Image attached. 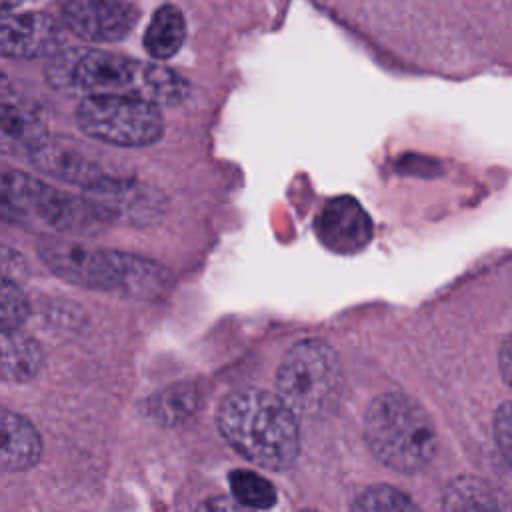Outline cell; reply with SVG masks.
Masks as SVG:
<instances>
[{
  "instance_id": "cell-1",
  "label": "cell",
  "mask_w": 512,
  "mask_h": 512,
  "mask_svg": "<svg viewBox=\"0 0 512 512\" xmlns=\"http://www.w3.org/2000/svg\"><path fill=\"white\" fill-rule=\"evenodd\" d=\"M46 78L54 88L68 94H128L158 106H174L190 90L188 82L166 66L84 48L54 56Z\"/></svg>"
},
{
  "instance_id": "cell-2",
  "label": "cell",
  "mask_w": 512,
  "mask_h": 512,
  "mask_svg": "<svg viewBox=\"0 0 512 512\" xmlns=\"http://www.w3.org/2000/svg\"><path fill=\"white\" fill-rule=\"evenodd\" d=\"M216 424L238 454L262 468L284 470L298 456V418L278 394L236 390L222 400Z\"/></svg>"
},
{
  "instance_id": "cell-3",
  "label": "cell",
  "mask_w": 512,
  "mask_h": 512,
  "mask_svg": "<svg viewBox=\"0 0 512 512\" xmlns=\"http://www.w3.org/2000/svg\"><path fill=\"white\" fill-rule=\"evenodd\" d=\"M42 262L60 278L122 296L150 298L168 282L166 270L146 258L90 248L70 240L46 238L38 246Z\"/></svg>"
},
{
  "instance_id": "cell-4",
  "label": "cell",
  "mask_w": 512,
  "mask_h": 512,
  "mask_svg": "<svg viewBox=\"0 0 512 512\" xmlns=\"http://www.w3.org/2000/svg\"><path fill=\"white\" fill-rule=\"evenodd\" d=\"M364 436L382 464L404 474L428 466L438 450V434L428 412L400 392L382 394L368 406Z\"/></svg>"
},
{
  "instance_id": "cell-5",
  "label": "cell",
  "mask_w": 512,
  "mask_h": 512,
  "mask_svg": "<svg viewBox=\"0 0 512 512\" xmlns=\"http://www.w3.org/2000/svg\"><path fill=\"white\" fill-rule=\"evenodd\" d=\"M2 214L28 226H42L64 234H96L106 218L88 196H70L22 172L2 176Z\"/></svg>"
},
{
  "instance_id": "cell-6",
  "label": "cell",
  "mask_w": 512,
  "mask_h": 512,
  "mask_svg": "<svg viewBox=\"0 0 512 512\" xmlns=\"http://www.w3.org/2000/svg\"><path fill=\"white\" fill-rule=\"evenodd\" d=\"M340 388L338 356L322 340H302L292 346L276 374V392L298 420L328 416L338 404Z\"/></svg>"
},
{
  "instance_id": "cell-7",
  "label": "cell",
  "mask_w": 512,
  "mask_h": 512,
  "mask_svg": "<svg viewBox=\"0 0 512 512\" xmlns=\"http://www.w3.org/2000/svg\"><path fill=\"white\" fill-rule=\"evenodd\" d=\"M76 120L90 138L116 146H148L164 130L158 104L128 94L84 96Z\"/></svg>"
},
{
  "instance_id": "cell-8",
  "label": "cell",
  "mask_w": 512,
  "mask_h": 512,
  "mask_svg": "<svg viewBox=\"0 0 512 512\" xmlns=\"http://www.w3.org/2000/svg\"><path fill=\"white\" fill-rule=\"evenodd\" d=\"M138 12L126 0H66L64 26L90 42L122 40L136 24Z\"/></svg>"
},
{
  "instance_id": "cell-9",
  "label": "cell",
  "mask_w": 512,
  "mask_h": 512,
  "mask_svg": "<svg viewBox=\"0 0 512 512\" xmlns=\"http://www.w3.org/2000/svg\"><path fill=\"white\" fill-rule=\"evenodd\" d=\"M88 190V198L106 218V222L122 220L130 224H146L156 220L164 210L162 194L130 180L104 178Z\"/></svg>"
},
{
  "instance_id": "cell-10",
  "label": "cell",
  "mask_w": 512,
  "mask_h": 512,
  "mask_svg": "<svg viewBox=\"0 0 512 512\" xmlns=\"http://www.w3.org/2000/svg\"><path fill=\"white\" fill-rule=\"evenodd\" d=\"M320 242L338 254L360 252L372 238V224L366 210L350 196L332 198L316 218Z\"/></svg>"
},
{
  "instance_id": "cell-11",
  "label": "cell",
  "mask_w": 512,
  "mask_h": 512,
  "mask_svg": "<svg viewBox=\"0 0 512 512\" xmlns=\"http://www.w3.org/2000/svg\"><path fill=\"white\" fill-rule=\"evenodd\" d=\"M60 24L44 12L8 14L2 18L0 50L8 58H38L58 50Z\"/></svg>"
},
{
  "instance_id": "cell-12",
  "label": "cell",
  "mask_w": 512,
  "mask_h": 512,
  "mask_svg": "<svg viewBox=\"0 0 512 512\" xmlns=\"http://www.w3.org/2000/svg\"><path fill=\"white\" fill-rule=\"evenodd\" d=\"M30 156L40 170L84 188H92L108 178L102 168L74 142L46 138Z\"/></svg>"
},
{
  "instance_id": "cell-13",
  "label": "cell",
  "mask_w": 512,
  "mask_h": 512,
  "mask_svg": "<svg viewBox=\"0 0 512 512\" xmlns=\"http://www.w3.org/2000/svg\"><path fill=\"white\" fill-rule=\"evenodd\" d=\"M42 454V440L36 428L20 414L2 412V468L20 472L32 468Z\"/></svg>"
},
{
  "instance_id": "cell-14",
  "label": "cell",
  "mask_w": 512,
  "mask_h": 512,
  "mask_svg": "<svg viewBox=\"0 0 512 512\" xmlns=\"http://www.w3.org/2000/svg\"><path fill=\"white\" fill-rule=\"evenodd\" d=\"M42 366V350L36 340L18 328L2 330L0 338V370L4 380L22 382L38 374Z\"/></svg>"
},
{
  "instance_id": "cell-15",
  "label": "cell",
  "mask_w": 512,
  "mask_h": 512,
  "mask_svg": "<svg viewBox=\"0 0 512 512\" xmlns=\"http://www.w3.org/2000/svg\"><path fill=\"white\" fill-rule=\"evenodd\" d=\"M186 38V22L180 8L166 4L158 8L144 32V48L152 58L166 60L174 56Z\"/></svg>"
},
{
  "instance_id": "cell-16",
  "label": "cell",
  "mask_w": 512,
  "mask_h": 512,
  "mask_svg": "<svg viewBox=\"0 0 512 512\" xmlns=\"http://www.w3.org/2000/svg\"><path fill=\"white\" fill-rule=\"evenodd\" d=\"M46 140L38 118L16 106L4 102L2 106V146L6 152H34Z\"/></svg>"
},
{
  "instance_id": "cell-17",
  "label": "cell",
  "mask_w": 512,
  "mask_h": 512,
  "mask_svg": "<svg viewBox=\"0 0 512 512\" xmlns=\"http://www.w3.org/2000/svg\"><path fill=\"white\" fill-rule=\"evenodd\" d=\"M504 506L494 486L476 476L452 480L442 498V508L446 510H498Z\"/></svg>"
},
{
  "instance_id": "cell-18",
  "label": "cell",
  "mask_w": 512,
  "mask_h": 512,
  "mask_svg": "<svg viewBox=\"0 0 512 512\" xmlns=\"http://www.w3.org/2000/svg\"><path fill=\"white\" fill-rule=\"evenodd\" d=\"M198 406L196 388L190 384L170 386L148 400V414L158 424L176 426L188 420Z\"/></svg>"
},
{
  "instance_id": "cell-19",
  "label": "cell",
  "mask_w": 512,
  "mask_h": 512,
  "mask_svg": "<svg viewBox=\"0 0 512 512\" xmlns=\"http://www.w3.org/2000/svg\"><path fill=\"white\" fill-rule=\"evenodd\" d=\"M230 490L244 508H270L276 502L274 486L252 470H234L230 474Z\"/></svg>"
},
{
  "instance_id": "cell-20",
  "label": "cell",
  "mask_w": 512,
  "mask_h": 512,
  "mask_svg": "<svg viewBox=\"0 0 512 512\" xmlns=\"http://www.w3.org/2000/svg\"><path fill=\"white\" fill-rule=\"evenodd\" d=\"M354 510H384V512H404V510H416L418 506L400 490L392 486H372L364 490L352 504Z\"/></svg>"
},
{
  "instance_id": "cell-21",
  "label": "cell",
  "mask_w": 512,
  "mask_h": 512,
  "mask_svg": "<svg viewBox=\"0 0 512 512\" xmlns=\"http://www.w3.org/2000/svg\"><path fill=\"white\" fill-rule=\"evenodd\" d=\"M28 316V300L24 296V292L16 286V282H12L8 276H4L2 280V312H0V320H2V330H14L20 328L22 322Z\"/></svg>"
},
{
  "instance_id": "cell-22",
  "label": "cell",
  "mask_w": 512,
  "mask_h": 512,
  "mask_svg": "<svg viewBox=\"0 0 512 512\" xmlns=\"http://www.w3.org/2000/svg\"><path fill=\"white\" fill-rule=\"evenodd\" d=\"M494 438L502 456L512 466V400L500 404L494 414Z\"/></svg>"
},
{
  "instance_id": "cell-23",
  "label": "cell",
  "mask_w": 512,
  "mask_h": 512,
  "mask_svg": "<svg viewBox=\"0 0 512 512\" xmlns=\"http://www.w3.org/2000/svg\"><path fill=\"white\" fill-rule=\"evenodd\" d=\"M498 366H500V374L506 380V384L512 388V334L506 336V340L500 346L498 352Z\"/></svg>"
},
{
  "instance_id": "cell-24",
  "label": "cell",
  "mask_w": 512,
  "mask_h": 512,
  "mask_svg": "<svg viewBox=\"0 0 512 512\" xmlns=\"http://www.w3.org/2000/svg\"><path fill=\"white\" fill-rule=\"evenodd\" d=\"M20 2H22V0H0V4H2V10H4V12H10V10H12V8H16Z\"/></svg>"
}]
</instances>
